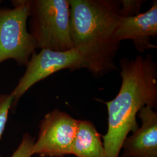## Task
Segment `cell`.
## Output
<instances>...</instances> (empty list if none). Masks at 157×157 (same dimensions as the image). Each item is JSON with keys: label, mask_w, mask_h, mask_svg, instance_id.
Segmentation results:
<instances>
[{"label": "cell", "mask_w": 157, "mask_h": 157, "mask_svg": "<svg viewBox=\"0 0 157 157\" xmlns=\"http://www.w3.org/2000/svg\"><path fill=\"white\" fill-rule=\"evenodd\" d=\"M122 84L117 95L105 102L108 130L102 136L106 157H118L130 132L139 128L136 115L141 108L157 104V67L151 55L121 60Z\"/></svg>", "instance_id": "1"}, {"label": "cell", "mask_w": 157, "mask_h": 157, "mask_svg": "<svg viewBox=\"0 0 157 157\" xmlns=\"http://www.w3.org/2000/svg\"><path fill=\"white\" fill-rule=\"evenodd\" d=\"M119 43L113 40L92 42L64 51L41 50L34 52L17 84L10 93L12 108L32 86L51 75L63 69H86L100 77L116 69L114 58Z\"/></svg>", "instance_id": "2"}, {"label": "cell", "mask_w": 157, "mask_h": 157, "mask_svg": "<svg viewBox=\"0 0 157 157\" xmlns=\"http://www.w3.org/2000/svg\"><path fill=\"white\" fill-rule=\"evenodd\" d=\"M73 47L96 41L115 40L121 18V1L68 0Z\"/></svg>", "instance_id": "3"}, {"label": "cell", "mask_w": 157, "mask_h": 157, "mask_svg": "<svg viewBox=\"0 0 157 157\" xmlns=\"http://www.w3.org/2000/svg\"><path fill=\"white\" fill-rule=\"evenodd\" d=\"M29 33L36 48L64 51L73 48L68 0H32Z\"/></svg>", "instance_id": "4"}, {"label": "cell", "mask_w": 157, "mask_h": 157, "mask_svg": "<svg viewBox=\"0 0 157 157\" xmlns=\"http://www.w3.org/2000/svg\"><path fill=\"white\" fill-rule=\"evenodd\" d=\"M32 0L12 1V8L0 7V64L13 60L26 66L36 46L28 29Z\"/></svg>", "instance_id": "5"}, {"label": "cell", "mask_w": 157, "mask_h": 157, "mask_svg": "<svg viewBox=\"0 0 157 157\" xmlns=\"http://www.w3.org/2000/svg\"><path fill=\"white\" fill-rule=\"evenodd\" d=\"M78 122L57 109L47 113L40 124L38 138L32 148L33 155L63 157L72 154Z\"/></svg>", "instance_id": "6"}, {"label": "cell", "mask_w": 157, "mask_h": 157, "mask_svg": "<svg viewBox=\"0 0 157 157\" xmlns=\"http://www.w3.org/2000/svg\"><path fill=\"white\" fill-rule=\"evenodd\" d=\"M157 35V1H153L150 10L131 17H121L113 34L118 43L132 40L137 50L143 52L157 48L151 44L152 37Z\"/></svg>", "instance_id": "7"}, {"label": "cell", "mask_w": 157, "mask_h": 157, "mask_svg": "<svg viewBox=\"0 0 157 157\" xmlns=\"http://www.w3.org/2000/svg\"><path fill=\"white\" fill-rule=\"evenodd\" d=\"M137 115L141 126L124 141L122 157H157V112L145 106Z\"/></svg>", "instance_id": "8"}, {"label": "cell", "mask_w": 157, "mask_h": 157, "mask_svg": "<svg viewBox=\"0 0 157 157\" xmlns=\"http://www.w3.org/2000/svg\"><path fill=\"white\" fill-rule=\"evenodd\" d=\"M72 154L76 157H106L101 135L91 122L79 120Z\"/></svg>", "instance_id": "9"}, {"label": "cell", "mask_w": 157, "mask_h": 157, "mask_svg": "<svg viewBox=\"0 0 157 157\" xmlns=\"http://www.w3.org/2000/svg\"><path fill=\"white\" fill-rule=\"evenodd\" d=\"M13 98L11 94H0V139L5 130Z\"/></svg>", "instance_id": "10"}, {"label": "cell", "mask_w": 157, "mask_h": 157, "mask_svg": "<svg viewBox=\"0 0 157 157\" xmlns=\"http://www.w3.org/2000/svg\"><path fill=\"white\" fill-rule=\"evenodd\" d=\"M34 141V139L29 133L25 134L20 145L11 157H31L33 155L32 148Z\"/></svg>", "instance_id": "11"}, {"label": "cell", "mask_w": 157, "mask_h": 157, "mask_svg": "<svg viewBox=\"0 0 157 157\" xmlns=\"http://www.w3.org/2000/svg\"><path fill=\"white\" fill-rule=\"evenodd\" d=\"M143 1L123 0L121 1V13L122 17H131L140 13Z\"/></svg>", "instance_id": "12"}]
</instances>
